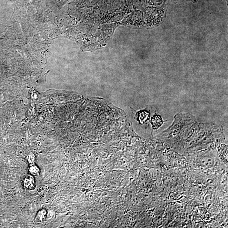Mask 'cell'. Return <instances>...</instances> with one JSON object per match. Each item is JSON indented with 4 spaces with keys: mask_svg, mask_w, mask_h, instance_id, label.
Instances as JSON below:
<instances>
[{
    "mask_svg": "<svg viewBox=\"0 0 228 228\" xmlns=\"http://www.w3.org/2000/svg\"><path fill=\"white\" fill-rule=\"evenodd\" d=\"M152 124H153V127H155V128L160 126L163 124V121L161 117L159 115H156L153 117L151 120Z\"/></svg>",
    "mask_w": 228,
    "mask_h": 228,
    "instance_id": "cell-1",
    "label": "cell"
},
{
    "mask_svg": "<svg viewBox=\"0 0 228 228\" xmlns=\"http://www.w3.org/2000/svg\"><path fill=\"white\" fill-rule=\"evenodd\" d=\"M46 210L42 209L38 213L35 218V221L37 222H42L46 218Z\"/></svg>",
    "mask_w": 228,
    "mask_h": 228,
    "instance_id": "cell-2",
    "label": "cell"
},
{
    "mask_svg": "<svg viewBox=\"0 0 228 228\" xmlns=\"http://www.w3.org/2000/svg\"><path fill=\"white\" fill-rule=\"evenodd\" d=\"M29 172L33 175H38L39 173V170L37 166H32L29 169Z\"/></svg>",
    "mask_w": 228,
    "mask_h": 228,
    "instance_id": "cell-3",
    "label": "cell"
}]
</instances>
